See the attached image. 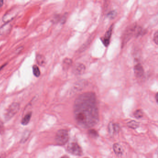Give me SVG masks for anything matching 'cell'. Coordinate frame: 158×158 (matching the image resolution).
Instances as JSON below:
<instances>
[{"label": "cell", "mask_w": 158, "mask_h": 158, "mask_svg": "<svg viewBox=\"0 0 158 158\" xmlns=\"http://www.w3.org/2000/svg\"><path fill=\"white\" fill-rule=\"evenodd\" d=\"M3 0H0V8H1V7L3 6Z\"/></svg>", "instance_id": "7402d4cb"}, {"label": "cell", "mask_w": 158, "mask_h": 158, "mask_svg": "<svg viewBox=\"0 0 158 158\" xmlns=\"http://www.w3.org/2000/svg\"><path fill=\"white\" fill-rule=\"evenodd\" d=\"M113 25L111 26L109 28L108 30L106 32L103 39L102 40V42L105 46L107 47L108 46L110 43V40L111 36L112 35V31H113Z\"/></svg>", "instance_id": "52a82bcc"}, {"label": "cell", "mask_w": 158, "mask_h": 158, "mask_svg": "<svg viewBox=\"0 0 158 158\" xmlns=\"http://www.w3.org/2000/svg\"><path fill=\"white\" fill-rule=\"evenodd\" d=\"M108 134L110 136H113L114 135L117 134L120 130L119 125L117 123H114L113 122H111L108 125Z\"/></svg>", "instance_id": "8992f818"}, {"label": "cell", "mask_w": 158, "mask_h": 158, "mask_svg": "<svg viewBox=\"0 0 158 158\" xmlns=\"http://www.w3.org/2000/svg\"><path fill=\"white\" fill-rule=\"evenodd\" d=\"M69 140V133L68 131L61 130L58 131L55 137V141L57 144L63 145L65 144Z\"/></svg>", "instance_id": "7a4b0ae2"}, {"label": "cell", "mask_w": 158, "mask_h": 158, "mask_svg": "<svg viewBox=\"0 0 158 158\" xmlns=\"http://www.w3.org/2000/svg\"><path fill=\"white\" fill-rule=\"evenodd\" d=\"M20 108V105L19 103L15 102L12 104L10 105V107H9L8 111L6 113L5 118L7 120L10 119L13 116L17 113V112L18 111Z\"/></svg>", "instance_id": "5b68a950"}, {"label": "cell", "mask_w": 158, "mask_h": 158, "mask_svg": "<svg viewBox=\"0 0 158 158\" xmlns=\"http://www.w3.org/2000/svg\"><path fill=\"white\" fill-rule=\"evenodd\" d=\"M153 41H154V43H155L156 45H158V31H156L154 33V36H153Z\"/></svg>", "instance_id": "ffe728a7"}, {"label": "cell", "mask_w": 158, "mask_h": 158, "mask_svg": "<svg viewBox=\"0 0 158 158\" xmlns=\"http://www.w3.org/2000/svg\"><path fill=\"white\" fill-rule=\"evenodd\" d=\"M31 112H29L28 114H26V115H25V116L23 117V118L22 119V121H21L22 124L23 125H26L28 124L29 122L30 119H31Z\"/></svg>", "instance_id": "4fadbf2b"}, {"label": "cell", "mask_w": 158, "mask_h": 158, "mask_svg": "<svg viewBox=\"0 0 158 158\" xmlns=\"http://www.w3.org/2000/svg\"><path fill=\"white\" fill-rule=\"evenodd\" d=\"M88 133L91 137L94 138H96L99 136V134L97 133V131L93 129H91L89 130L88 131Z\"/></svg>", "instance_id": "e0dca14e"}, {"label": "cell", "mask_w": 158, "mask_h": 158, "mask_svg": "<svg viewBox=\"0 0 158 158\" xmlns=\"http://www.w3.org/2000/svg\"><path fill=\"white\" fill-rule=\"evenodd\" d=\"M85 71V66L83 63H77L74 67L73 72L76 75H82Z\"/></svg>", "instance_id": "ba28073f"}, {"label": "cell", "mask_w": 158, "mask_h": 158, "mask_svg": "<svg viewBox=\"0 0 158 158\" xmlns=\"http://www.w3.org/2000/svg\"><path fill=\"white\" fill-rule=\"evenodd\" d=\"M136 25L134 24L131 26H130L128 28V29L126 30L122 37V48H123V46H124V45L131 38L132 36L134 34V32L136 31Z\"/></svg>", "instance_id": "277c9868"}, {"label": "cell", "mask_w": 158, "mask_h": 158, "mask_svg": "<svg viewBox=\"0 0 158 158\" xmlns=\"http://www.w3.org/2000/svg\"><path fill=\"white\" fill-rule=\"evenodd\" d=\"M134 72L135 76L137 78H141L143 77L144 71L141 63H137L134 66Z\"/></svg>", "instance_id": "9c48e42d"}, {"label": "cell", "mask_w": 158, "mask_h": 158, "mask_svg": "<svg viewBox=\"0 0 158 158\" xmlns=\"http://www.w3.org/2000/svg\"><path fill=\"white\" fill-rule=\"evenodd\" d=\"M72 61L71 59L66 58L64 59L63 63V67L64 70H68L72 65Z\"/></svg>", "instance_id": "7c38bea8"}, {"label": "cell", "mask_w": 158, "mask_h": 158, "mask_svg": "<svg viewBox=\"0 0 158 158\" xmlns=\"http://www.w3.org/2000/svg\"><path fill=\"white\" fill-rule=\"evenodd\" d=\"M37 61L39 65L43 66L46 63L45 58L43 55H38L37 56Z\"/></svg>", "instance_id": "9a60e30c"}, {"label": "cell", "mask_w": 158, "mask_h": 158, "mask_svg": "<svg viewBox=\"0 0 158 158\" xmlns=\"http://www.w3.org/2000/svg\"><path fill=\"white\" fill-rule=\"evenodd\" d=\"M66 17H67V15H64L61 18V22L62 24H64L65 21H66Z\"/></svg>", "instance_id": "44dd1931"}, {"label": "cell", "mask_w": 158, "mask_h": 158, "mask_svg": "<svg viewBox=\"0 0 158 158\" xmlns=\"http://www.w3.org/2000/svg\"><path fill=\"white\" fill-rule=\"evenodd\" d=\"M67 150L71 154L77 156H81L83 154V151L78 143L72 142L69 144Z\"/></svg>", "instance_id": "3957f363"}, {"label": "cell", "mask_w": 158, "mask_h": 158, "mask_svg": "<svg viewBox=\"0 0 158 158\" xmlns=\"http://www.w3.org/2000/svg\"><path fill=\"white\" fill-rule=\"evenodd\" d=\"M134 117L137 119L141 118L143 116V113L141 110H137L134 112Z\"/></svg>", "instance_id": "ac0fdd59"}, {"label": "cell", "mask_w": 158, "mask_h": 158, "mask_svg": "<svg viewBox=\"0 0 158 158\" xmlns=\"http://www.w3.org/2000/svg\"><path fill=\"white\" fill-rule=\"evenodd\" d=\"M117 15V13L115 10H113L107 14V17L110 19H113L116 17Z\"/></svg>", "instance_id": "d6986e66"}, {"label": "cell", "mask_w": 158, "mask_h": 158, "mask_svg": "<svg viewBox=\"0 0 158 158\" xmlns=\"http://www.w3.org/2000/svg\"><path fill=\"white\" fill-rule=\"evenodd\" d=\"M11 26L10 24L7 23L0 28V35H4L10 31Z\"/></svg>", "instance_id": "8fae6325"}, {"label": "cell", "mask_w": 158, "mask_h": 158, "mask_svg": "<svg viewBox=\"0 0 158 158\" xmlns=\"http://www.w3.org/2000/svg\"><path fill=\"white\" fill-rule=\"evenodd\" d=\"M73 110L76 122L83 128H91L99 122V110L93 93L86 92L79 96L74 102Z\"/></svg>", "instance_id": "6da1fadb"}, {"label": "cell", "mask_w": 158, "mask_h": 158, "mask_svg": "<svg viewBox=\"0 0 158 158\" xmlns=\"http://www.w3.org/2000/svg\"><path fill=\"white\" fill-rule=\"evenodd\" d=\"M32 70H33L34 75L36 77H39L40 75V72L39 67H38L36 65H34L32 67Z\"/></svg>", "instance_id": "2e32d148"}, {"label": "cell", "mask_w": 158, "mask_h": 158, "mask_svg": "<svg viewBox=\"0 0 158 158\" xmlns=\"http://www.w3.org/2000/svg\"><path fill=\"white\" fill-rule=\"evenodd\" d=\"M158 93H156V94L155 95V99L156 101V102H158Z\"/></svg>", "instance_id": "603a6c76"}, {"label": "cell", "mask_w": 158, "mask_h": 158, "mask_svg": "<svg viewBox=\"0 0 158 158\" xmlns=\"http://www.w3.org/2000/svg\"><path fill=\"white\" fill-rule=\"evenodd\" d=\"M1 125H3V124H1V122H0V126H1ZM0 130L1 131V128H0Z\"/></svg>", "instance_id": "cb8c5ba5"}, {"label": "cell", "mask_w": 158, "mask_h": 158, "mask_svg": "<svg viewBox=\"0 0 158 158\" xmlns=\"http://www.w3.org/2000/svg\"><path fill=\"white\" fill-rule=\"evenodd\" d=\"M113 150L115 154L119 157L122 155L123 153V148L118 143H115L113 145Z\"/></svg>", "instance_id": "30bf717a"}, {"label": "cell", "mask_w": 158, "mask_h": 158, "mask_svg": "<svg viewBox=\"0 0 158 158\" xmlns=\"http://www.w3.org/2000/svg\"><path fill=\"white\" fill-rule=\"evenodd\" d=\"M139 123L134 120L130 121V122L128 123V127H130V128H132V129L137 128L139 127Z\"/></svg>", "instance_id": "5bb4252c"}]
</instances>
